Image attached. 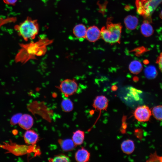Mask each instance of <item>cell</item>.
<instances>
[{
  "instance_id": "cell-6",
  "label": "cell",
  "mask_w": 162,
  "mask_h": 162,
  "mask_svg": "<svg viewBox=\"0 0 162 162\" xmlns=\"http://www.w3.org/2000/svg\"><path fill=\"white\" fill-rule=\"evenodd\" d=\"M152 115V112L147 106L143 105L138 107L135 110L134 115L138 121L146 122L149 120Z\"/></svg>"
},
{
  "instance_id": "cell-22",
  "label": "cell",
  "mask_w": 162,
  "mask_h": 162,
  "mask_svg": "<svg viewBox=\"0 0 162 162\" xmlns=\"http://www.w3.org/2000/svg\"><path fill=\"white\" fill-rule=\"evenodd\" d=\"M48 160L50 162H70V161L69 157L63 154L55 155L53 158H50Z\"/></svg>"
},
{
  "instance_id": "cell-26",
  "label": "cell",
  "mask_w": 162,
  "mask_h": 162,
  "mask_svg": "<svg viewBox=\"0 0 162 162\" xmlns=\"http://www.w3.org/2000/svg\"><path fill=\"white\" fill-rule=\"evenodd\" d=\"M18 0H4V2L6 4L13 5Z\"/></svg>"
},
{
  "instance_id": "cell-18",
  "label": "cell",
  "mask_w": 162,
  "mask_h": 162,
  "mask_svg": "<svg viewBox=\"0 0 162 162\" xmlns=\"http://www.w3.org/2000/svg\"><path fill=\"white\" fill-rule=\"evenodd\" d=\"M142 68V65L139 61L134 60L130 63L129 69L130 71L133 74H137L139 73Z\"/></svg>"
},
{
  "instance_id": "cell-17",
  "label": "cell",
  "mask_w": 162,
  "mask_h": 162,
  "mask_svg": "<svg viewBox=\"0 0 162 162\" xmlns=\"http://www.w3.org/2000/svg\"><path fill=\"white\" fill-rule=\"evenodd\" d=\"M84 138V132L81 130H77L73 133L72 140L76 146L80 145L83 143Z\"/></svg>"
},
{
  "instance_id": "cell-4",
  "label": "cell",
  "mask_w": 162,
  "mask_h": 162,
  "mask_svg": "<svg viewBox=\"0 0 162 162\" xmlns=\"http://www.w3.org/2000/svg\"><path fill=\"white\" fill-rule=\"evenodd\" d=\"M78 88L77 82L74 79H66L60 83L58 88L66 98L76 92Z\"/></svg>"
},
{
  "instance_id": "cell-1",
  "label": "cell",
  "mask_w": 162,
  "mask_h": 162,
  "mask_svg": "<svg viewBox=\"0 0 162 162\" xmlns=\"http://www.w3.org/2000/svg\"><path fill=\"white\" fill-rule=\"evenodd\" d=\"M53 42L46 37H40L35 42L21 45V48L17 54V61L26 62L31 59L35 58V56H40L46 52V46Z\"/></svg>"
},
{
  "instance_id": "cell-5",
  "label": "cell",
  "mask_w": 162,
  "mask_h": 162,
  "mask_svg": "<svg viewBox=\"0 0 162 162\" xmlns=\"http://www.w3.org/2000/svg\"><path fill=\"white\" fill-rule=\"evenodd\" d=\"M135 4L138 14L145 18L148 17L154 10L151 0H136Z\"/></svg>"
},
{
  "instance_id": "cell-14",
  "label": "cell",
  "mask_w": 162,
  "mask_h": 162,
  "mask_svg": "<svg viewBox=\"0 0 162 162\" xmlns=\"http://www.w3.org/2000/svg\"><path fill=\"white\" fill-rule=\"evenodd\" d=\"M58 142L62 149L64 151H69L75 148L76 145L70 139H59Z\"/></svg>"
},
{
  "instance_id": "cell-7",
  "label": "cell",
  "mask_w": 162,
  "mask_h": 162,
  "mask_svg": "<svg viewBox=\"0 0 162 162\" xmlns=\"http://www.w3.org/2000/svg\"><path fill=\"white\" fill-rule=\"evenodd\" d=\"M100 37V31L97 26H91L87 29L86 38L89 42H95Z\"/></svg>"
},
{
  "instance_id": "cell-24",
  "label": "cell",
  "mask_w": 162,
  "mask_h": 162,
  "mask_svg": "<svg viewBox=\"0 0 162 162\" xmlns=\"http://www.w3.org/2000/svg\"><path fill=\"white\" fill-rule=\"evenodd\" d=\"M162 2V0H151V4L154 10Z\"/></svg>"
},
{
  "instance_id": "cell-2",
  "label": "cell",
  "mask_w": 162,
  "mask_h": 162,
  "mask_svg": "<svg viewBox=\"0 0 162 162\" xmlns=\"http://www.w3.org/2000/svg\"><path fill=\"white\" fill-rule=\"evenodd\" d=\"M15 29L24 39L27 41L35 38L38 33L39 26L37 20L28 17L14 26Z\"/></svg>"
},
{
  "instance_id": "cell-20",
  "label": "cell",
  "mask_w": 162,
  "mask_h": 162,
  "mask_svg": "<svg viewBox=\"0 0 162 162\" xmlns=\"http://www.w3.org/2000/svg\"><path fill=\"white\" fill-rule=\"evenodd\" d=\"M61 106L63 110L65 112H70L73 109V104L71 100L66 98L63 99L61 103Z\"/></svg>"
},
{
  "instance_id": "cell-16",
  "label": "cell",
  "mask_w": 162,
  "mask_h": 162,
  "mask_svg": "<svg viewBox=\"0 0 162 162\" xmlns=\"http://www.w3.org/2000/svg\"><path fill=\"white\" fill-rule=\"evenodd\" d=\"M140 31L142 34L146 37H148L152 34L154 30L152 26L146 20L144 21L142 24Z\"/></svg>"
},
{
  "instance_id": "cell-27",
  "label": "cell",
  "mask_w": 162,
  "mask_h": 162,
  "mask_svg": "<svg viewBox=\"0 0 162 162\" xmlns=\"http://www.w3.org/2000/svg\"><path fill=\"white\" fill-rule=\"evenodd\" d=\"M160 18L162 19V10L161 11V12H160Z\"/></svg>"
},
{
  "instance_id": "cell-25",
  "label": "cell",
  "mask_w": 162,
  "mask_h": 162,
  "mask_svg": "<svg viewBox=\"0 0 162 162\" xmlns=\"http://www.w3.org/2000/svg\"><path fill=\"white\" fill-rule=\"evenodd\" d=\"M156 62L158 64L160 70L162 72V52L160 53L158 57Z\"/></svg>"
},
{
  "instance_id": "cell-19",
  "label": "cell",
  "mask_w": 162,
  "mask_h": 162,
  "mask_svg": "<svg viewBox=\"0 0 162 162\" xmlns=\"http://www.w3.org/2000/svg\"><path fill=\"white\" fill-rule=\"evenodd\" d=\"M144 73L147 78L152 79L156 77L158 73L156 68L154 66L149 65L145 68Z\"/></svg>"
},
{
  "instance_id": "cell-21",
  "label": "cell",
  "mask_w": 162,
  "mask_h": 162,
  "mask_svg": "<svg viewBox=\"0 0 162 162\" xmlns=\"http://www.w3.org/2000/svg\"><path fill=\"white\" fill-rule=\"evenodd\" d=\"M152 113L157 120H162V105H158L154 107Z\"/></svg>"
},
{
  "instance_id": "cell-13",
  "label": "cell",
  "mask_w": 162,
  "mask_h": 162,
  "mask_svg": "<svg viewBox=\"0 0 162 162\" xmlns=\"http://www.w3.org/2000/svg\"><path fill=\"white\" fill-rule=\"evenodd\" d=\"M87 29L84 25L82 24H78L74 28L73 33L77 38L82 40L86 38Z\"/></svg>"
},
{
  "instance_id": "cell-12",
  "label": "cell",
  "mask_w": 162,
  "mask_h": 162,
  "mask_svg": "<svg viewBox=\"0 0 162 162\" xmlns=\"http://www.w3.org/2000/svg\"><path fill=\"white\" fill-rule=\"evenodd\" d=\"M138 20L135 16L128 15L126 16L124 22L126 28L129 30H134L137 27L138 23Z\"/></svg>"
},
{
  "instance_id": "cell-3",
  "label": "cell",
  "mask_w": 162,
  "mask_h": 162,
  "mask_svg": "<svg viewBox=\"0 0 162 162\" xmlns=\"http://www.w3.org/2000/svg\"><path fill=\"white\" fill-rule=\"evenodd\" d=\"M122 28L121 23H114L108 20L106 27L103 26L101 29V37L106 42L109 43L119 42Z\"/></svg>"
},
{
  "instance_id": "cell-15",
  "label": "cell",
  "mask_w": 162,
  "mask_h": 162,
  "mask_svg": "<svg viewBox=\"0 0 162 162\" xmlns=\"http://www.w3.org/2000/svg\"><path fill=\"white\" fill-rule=\"evenodd\" d=\"M121 148L124 153L129 154L134 151L135 145L134 141L131 140H127L123 142L121 145Z\"/></svg>"
},
{
  "instance_id": "cell-11",
  "label": "cell",
  "mask_w": 162,
  "mask_h": 162,
  "mask_svg": "<svg viewBox=\"0 0 162 162\" xmlns=\"http://www.w3.org/2000/svg\"><path fill=\"white\" fill-rule=\"evenodd\" d=\"M75 157L76 160L77 162H88L89 159L90 153L86 149L82 147L76 152Z\"/></svg>"
},
{
  "instance_id": "cell-8",
  "label": "cell",
  "mask_w": 162,
  "mask_h": 162,
  "mask_svg": "<svg viewBox=\"0 0 162 162\" xmlns=\"http://www.w3.org/2000/svg\"><path fill=\"white\" fill-rule=\"evenodd\" d=\"M108 105L107 98L103 95L98 96L94 100L93 104V107L96 110L101 111L106 110Z\"/></svg>"
},
{
  "instance_id": "cell-10",
  "label": "cell",
  "mask_w": 162,
  "mask_h": 162,
  "mask_svg": "<svg viewBox=\"0 0 162 162\" xmlns=\"http://www.w3.org/2000/svg\"><path fill=\"white\" fill-rule=\"evenodd\" d=\"M33 123L32 117L28 114H24L22 115L18 124L22 128L28 130L32 127Z\"/></svg>"
},
{
  "instance_id": "cell-23",
  "label": "cell",
  "mask_w": 162,
  "mask_h": 162,
  "mask_svg": "<svg viewBox=\"0 0 162 162\" xmlns=\"http://www.w3.org/2000/svg\"><path fill=\"white\" fill-rule=\"evenodd\" d=\"M22 115V114L19 113L14 115L10 119L11 124L12 125H15L18 124Z\"/></svg>"
},
{
  "instance_id": "cell-9",
  "label": "cell",
  "mask_w": 162,
  "mask_h": 162,
  "mask_svg": "<svg viewBox=\"0 0 162 162\" xmlns=\"http://www.w3.org/2000/svg\"><path fill=\"white\" fill-rule=\"evenodd\" d=\"M26 143L28 145H34L37 143L39 139L38 134L32 130H27L24 135Z\"/></svg>"
}]
</instances>
